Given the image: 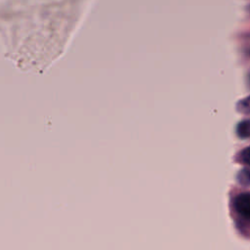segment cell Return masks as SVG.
<instances>
[{
  "instance_id": "6da1fadb",
  "label": "cell",
  "mask_w": 250,
  "mask_h": 250,
  "mask_svg": "<svg viewBox=\"0 0 250 250\" xmlns=\"http://www.w3.org/2000/svg\"><path fill=\"white\" fill-rule=\"evenodd\" d=\"M234 208L240 216L250 221V192L237 195L234 199Z\"/></svg>"
},
{
  "instance_id": "3957f363",
  "label": "cell",
  "mask_w": 250,
  "mask_h": 250,
  "mask_svg": "<svg viewBox=\"0 0 250 250\" xmlns=\"http://www.w3.org/2000/svg\"><path fill=\"white\" fill-rule=\"evenodd\" d=\"M237 181L239 182V184L244 186L250 185V169L244 168L240 170L237 174Z\"/></svg>"
},
{
  "instance_id": "7a4b0ae2",
  "label": "cell",
  "mask_w": 250,
  "mask_h": 250,
  "mask_svg": "<svg viewBox=\"0 0 250 250\" xmlns=\"http://www.w3.org/2000/svg\"><path fill=\"white\" fill-rule=\"evenodd\" d=\"M237 134L241 138H247L250 136V121H242L237 126Z\"/></svg>"
},
{
  "instance_id": "5b68a950",
  "label": "cell",
  "mask_w": 250,
  "mask_h": 250,
  "mask_svg": "<svg viewBox=\"0 0 250 250\" xmlns=\"http://www.w3.org/2000/svg\"><path fill=\"white\" fill-rule=\"evenodd\" d=\"M241 159L243 162H245L246 164L250 165V146L246 147L242 153H241Z\"/></svg>"
},
{
  "instance_id": "277c9868",
  "label": "cell",
  "mask_w": 250,
  "mask_h": 250,
  "mask_svg": "<svg viewBox=\"0 0 250 250\" xmlns=\"http://www.w3.org/2000/svg\"><path fill=\"white\" fill-rule=\"evenodd\" d=\"M237 109L238 111L246 114H250V96L241 100L237 104Z\"/></svg>"
}]
</instances>
